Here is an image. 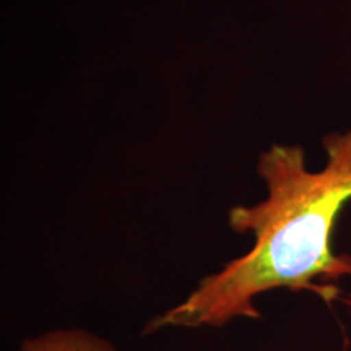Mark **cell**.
<instances>
[{
	"instance_id": "1",
	"label": "cell",
	"mask_w": 351,
	"mask_h": 351,
	"mask_svg": "<svg viewBox=\"0 0 351 351\" xmlns=\"http://www.w3.org/2000/svg\"><path fill=\"white\" fill-rule=\"evenodd\" d=\"M324 148L327 163L320 171L307 169L301 147L274 145L262 153L257 173L267 197L228 215L232 231L252 236V247L202 278L178 306L148 320L143 335L258 319L256 298L278 288L339 300L333 283L351 275V257L333 252L332 238L351 200V129L327 135Z\"/></svg>"
},
{
	"instance_id": "2",
	"label": "cell",
	"mask_w": 351,
	"mask_h": 351,
	"mask_svg": "<svg viewBox=\"0 0 351 351\" xmlns=\"http://www.w3.org/2000/svg\"><path fill=\"white\" fill-rule=\"evenodd\" d=\"M19 351H119L111 341L85 328H57L41 335L28 337Z\"/></svg>"
}]
</instances>
